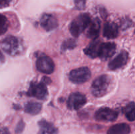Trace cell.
Wrapping results in <instances>:
<instances>
[{"label": "cell", "instance_id": "2e32d148", "mask_svg": "<svg viewBox=\"0 0 135 134\" xmlns=\"http://www.w3.org/2000/svg\"><path fill=\"white\" fill-rule=\"evenodd\" d=\"M40 131L38 134H55L57 129L51 123L45 120H41L39 122Z\"/></svg>", "mask_w": 135, "mask_h": 134}, {"label": "cell", "instance_id": "603a6c76", "mask_svg": "<svg viewBox=\"0 0 135 134\" xmlns=\"http://www.w3.org/2000/svg\"><path fill=\"white\" fill-rule=\"evenodd\" d=\"M12 0H1L0 2V5H1V7L3 8L5 7H7L9 5Z\"/></svg>", "mask_w": 135, "mask_h": 134}, {"label": "cell", "instance_id": "4fadbf2b", "mask_svg": "<svg viewBox=\"0 0 135 134\" xmlns=\"http://www.w3.org/2000/svg\"><path fill=\"white\" fill-rule=\"evenodd\" d=\"M100 27H101L100 21L98 18H95L91 21L86 32L88 38L92 39H96L100 34Z\"/></svg>", "mask_w": 135, "mask_h": 134}, {"label": "cell", "instance_id": "277c9868", "mask_svg": "<svg viewBox=\"0 0 135 134\" xmlns=\"http://www.w3.org/2000/svg\"><path fill=\"white\" fill-rule=\"evenodd\" d=\"M91 77V72L87 67H80L71 71L69 79L75 84H83L88 81Z\"/></svg>", "mask_w": 135, "mask_h": 134}, {"label": "cell", "instance_id": "d6986e66", "mask_svg": "<svg viewBox=\"0 0 135 134\" xmlns=\"http://www.w3.org/2000/svg\"><path fill=\"white\" fill-rule=\"evenodd\" d=\"M8 28V21L6 17L1 14V28H0V30H1V35L5 34L7 32Z\"/></svg>", "mask_w": 135, "mask_h": 134}, {"label": "cell", "instance_id": "cb8c5ba5", "mask_svg": "<svg viewBox=\"0 0 135 134\" xmlns=\"http://www.w3.org/2000/svg\"><path fill=\"white\" fill-rule=\"evenodd\" d=\"M1 134H10V133L7 127H3L1 130Z\"/></svg>", "mask_w": 135, "mask_h": 134}, {"label": "cell", "instance_id": "5b68a950", "mask_svg": "<svg viewBox=\"0 0 135 134\" xmlns=\"http://www.w3.org/2000/svg\"><path fill=\"white\" fill-rule=\"evenodd\" d=\"M27 95L38 99L44 100L47 96V90L44 81L32 82L27 92Z\"/></svg>", "mask_w": 135, "mask_h": 134}, {"label": "cell", "instance_id": "52a82bcc", "mask_svg": "<svg viewBox=\"0 0 135 134\" xmlns=\"http://www.w3.org/2000/svg\"><path fill=\"white\" fill-rule=\"evenodd\" d=\"M117 116L118 112L109 108H102L97 110L95 114L96 119L103 122H113L117 119Z\"/></svg>", "mask_w": 135, "mask_h": 134}, {"label": "cell", "instance_id": "ffe728a7", "mask_svg": "<svg viewBox=\"0 0 135 134\" xmlns=\"http://www.w3.org/2000/svg\"><path fill=\"white\" fill-rule=\"evenodd\" d=\"M75 46V41L73 39H69L65 42V43L63 44V48L64 49H72Z\"/></svg>", "mask_w": 135, "mask_h": 134}, {"label": "cell", "instance_id": "7a4b0ae2", "mask_svg": "<svg viewBox=\"0 0 135 134\" xmlns=\"http://www.w3.org/2000/svg\"><path fill=\"white\" fill-rule=\"evenodd\" d=\"M91 20L90 17L88 14L83 13L80 14L76 17L75 19L73 20L69 27V30L71 34L75 37H78L84 30L89 26L90 24Z\"/></svg>", "mask_w": 135, "mask_h": 134}, {"label": "cell", "instance_id": "ac0fdd59", "mask_svg": "<svg viewBox=\"0 0 135 134\" xmlns=\"http://www.w3.org/2000/svg\"><path fill=\"white\" fill-rule=\"evenodd\" d=\"M123 112L125 116L129 121L135 120V102H131L123 109Z\"/></svg>", "mask_w": 135, "mask_h": 134}, {"label": "cell", "instance_id": "3957f363", "mask_svg": "<svg viewBox=\"0 0 135 134\" xmlns=\"http://www.w3.org/2000/svg\"><path fill=\"white\" fill-rule=\"evenodd\" d=\"M111 79L108 75H102L95 79L91 87V91L94 96L100 97L105 95L109 89Z\"/></svg>", "mask_w": 135, "mask_h": 134}, {"label": "cell", "instance_id": "6da1fadb", "mask_svg": "<svg viewBox=\"0 0 135 134\" xmlns=\"http://www.w3.org/2000/svg\"><path fill=\"white\" fill-rule=\"evenodd\" d=\"M1 46L6 53L11 56L19 55L23 49L22 42L13 35H8L4 38L1 43Z\"/></svg>", "mask_w": 135, "mask_h": 134}, {"label": "cell", "instance_id": "5bb4252c", "mask_svg": "<svg viewBox=\"0 0 135 134\" xmlns=\"http://www.w3.org/2000/svg\"><path fill=\"white\" fill-rule=\"evenodd\" d=\"M101 43L99 41L95 39L84 50V53L91 58H96L99 56V51Z\"/></svg>", "mask_w": 135, "mask_h": 134}, {"label": "cell", "instance_id": "9a60e30c", "mask_svg": "<svg viewBox=\"0 0 135 134\" xmlns=\"http://www.w3.org/2000/svg\"><path fill=\"white\" fill-rule=\"evenodd\" d=\"M130 126L125 123H117L108 130V134H129Z\"/></svg>", "mask_w": 135, "mask_h": 134}, {"label": "cell", "instance_id": "e0dca14e", "mask_svg": "<svg viewBox=\"0 0 135 134\" xmlns=\"http://www.w3.org/2000/svg\"><path fill=\"white\" fill-rule=\"evenodd\" d=\"M42 109V105L36 102H28L25 106V111L31 115L38 114Z\"/></svg>", "mask_w": 135, "mask_h": 134}, {"label": "cell", "instance_id": "7c38bea8", "mask_svg": "<svg viewBox=\"0 0 135 134\" xmlns=\"http://www.w3.org/2000/svg\"><path fill=\"white\" fill-rule=\"evenodd\" d=\"M104 36L108 39H114L118 36L119 28L114 22H107L105 24L103 30Z\"/></svg>", "mask_w": 135, "mask_h": 134}, {"label": "cell", "instance_id": "9c48e42d", "mask_svg": "<svg viewBox=\"0 0 135 134\" xmlns=\"http://www.w3.org/2000/svg\"><path fill=\"white\" fill-rule=\"evenodd\" d=\"M128 58H129L128 53L125 51H121L116 57H115L109 63V69L115 70L119 69L123 67L127 63Z\"/></svg>", "mask_w": 135, "mask_h": 134}, {"label": "cell", "instance_id": "8fae6325", "mask_svg": "<svg viewBox=\"0 0 135 134\" xmlns=\"http://www.w3.org/2000/svg\"><path fill=\"white\" fill-rule=\"evenodd\" d=\"M40 24L46 31H51L56 28L57 26V20L54 15L50 14H44L40 19Z\"/></svg>", "mask_w": 135, "mask_h": 134}, {"label": "cell", "instance_id": "ba28073f", "mask_svg": "<svg viewBox=\"0 0 135 134\" xmlns=\"http://www.w3.org/2000/svg\"><path fill=\"white\" fill-rule=\"evenodd\" d=\"M86 102V98L80 93H73L69 96L67 101V107L70 110H78L83 107Z\"/></svg>", "mask_w": 135, "mask_h": 134}, {"label": "cell", "instance_id": "30bf717a", "mask_svg": "<svg viewBox=\"0 0 135 134\" xmlns=\"http://www.w3.org/2000/svg\"><path fill=\"white\" fill-rule=\"evenodd\" d=\"M116 45L111 42L102 43L99 51V57L102 59H108L113 55L115 52Z\"/></svg>", "mask_w": 135, "mask_h": 134}, {"label": "cell", "instance_id": "8992f818", "mask_svg": "<svg viewBox=\"0 0 135 134\" xmlns=\"http://www.w3.org/2000/svg\"><path fill=\"white\" fill-rule=\"evenodd\" d=\"M36 68L42 73L50 74L54 71L55 64L51 58L46 55L38 56L36 60Z\"/></svg>", "mask_w": 135, "mask_h": 134}, {"label": "cell", "instance_id": "7402d4cb", "mask_svg": "<svg viewBox=\"0 0 135 134\" xmlns=\"http://www.w3.org/2000/svg\"><path fill=\"white\" fill-rule=\"evenodd\" d=\"M24 127H25V123H24V122H22V120H21L18 123V124H17V127H16L15 129L16 133L17 134L21 133L23 131Z\"/></svg>", "mask_w": 135, "mask_h": 134}, {"label": "cell", "instance_id": "44dd1931", "mask_svg": "<svg viewBox=\"0 0 135 134\" xmlns=\"http://www.w3.org/2000/svg\"><path fill=\"white\" fill-rule=\"evenodd\" d=\"M75 7L79 10H83L85 8L86 0H75Z\"/></svg>", "mask_w": 135, "mask_h": 134}]
</instances>
